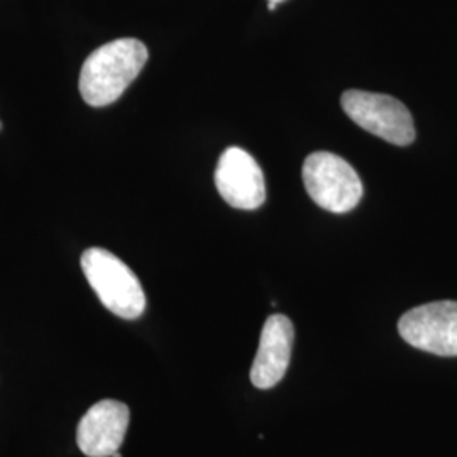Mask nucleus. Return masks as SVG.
<instances>
[{"label":"nucleus","instance_id":"1","mask_svg":"<svg viewBox=\"0 0 457 457\" xmlns=\"http://www.w3.org/2000/svg\"><path fill=\"white\" fill-rule=\"evenodd\" d=\"M145 43L134 37L115 39L96 49L82 66L80 94L92 107L114 104L131 85L147 62Z\"/></svg>","mask_w":457,"mask_h":457},{"label":"nucleus","instance_id":"2","mask_svg":"<svg viewBox=\"0 0 457 457\" xmlns=\"http://www.w3.org/2000/svg\"><path fill=\"white\" fill-rule=\"evenodd\" d=\"M83 275L98 300L117 317L134 320L146 311V295L131 268L102 247L83 253Z\"/></svg>","mask_w":457,"mask_h":457},{"label":"nucleus","instance_id":"3","mask_svg":"<svg viewBox=\"0 0 457 457\" xmlns=\"http://www.w3.org/2000/svg\"><path fill=\"white\" fill-rule=\"evenodd\" d=\"M302 177L312 200L328 212H349L362 198L360 175L337 154L312 153L303 163Z\"/></svg>","mask_w":457,"mask_h":457},{"label":"nucleus","instance_id":"4","mask_svg":"<svg viewBox=\"0 0 457 457\" xmlns=\"http://www.w3.org/2000/svg\"><path fill=\"white\" fill-rule=\"evenodd\" d=\"M344 112L364 131L396 146L415 141V126L409 109L396 98L362 90H347L341 98Z\"/></svg>","mask_w":457,"mask_h":457},{"label":"nucleus","instance_id":"5","mask_svg":"<svg viewBox=\"0 0 457 457\" xmlns=\"http://www.w3.org/2000/svg\"><path fill=\"white\" fill-rule=\"evenodd\" d=\"M398 332L415 349L454 358L457 356V302H432L411 309L400 319Z\"/></svg>","mask_w":457,"mask_h":457},{"label":"nucleus","instance_id":"6","mask_svg":"<svg viewBox=\"0 0 457 457\" xmlns=\"http://www.w3.org/2000/svg\"><path fill=\"white\" fill-rule=\"evenodd\" d=\"M215 187L230 207L254 211L266 200V185L256 160L241 147H228L219 158Z\"/></svg>","mask_w":457,"mask_h":457},{"label":"nucleus","instance_id":"7","mask_svg":"<svg viewBox=\"0 0 457 457\" xmlns=\"http://www.w3.org/2000/svg\"><path fill=\"white\" fill-rule=\"evenodd\" d=\"M129 419L131 411L122 402L102 400L92 405L77 430L80 451L88 457H112L124 442Z\"/></svg>","mask_w":457,"mask_h":457},{"label":"nucleus","instance_id":"8","mask_svg":"<svg viewBox=\"0 0 457 457\" xmlns=\"http://www.w3.org/2000/svg\"><path fill=\"white\" fill-rule=\"evenodd\" d=\"M295 328L285 315H271L262 327L260 347L251 368V381L260 390H270L283 379L290 366Z\"/></svg>","mask_w":457,"mask_h":457},{"label":"nucleus","instance_id":"9","mask_svg":"<svg viewBox=\"0 0 457 457\" xmlns=\"http://www.w3.org/2000/svg\"><path fill=\"white\" fill-rule=\"evenodd\" d=\"M268 2H277V4H279V2H285V0H268Z\"/></svg>","mask_w":457,"mask_h":457},{"label":"nucleus","instance_id":"10","mask_svg":"<svg viewBox=\"0 0 457 457\" xmlns=\"http://www.w3.org/2000/svg\"><path fill=\"white\" fill-rule=\"evenodd\" d=\"M112 457H122V456H120V454H119V453H115V454H112Z\"/></svg>","mask_w":457,"mask_h":457},{"label":"nucleus","instance_id":"11","mask_svg":"<svg viewBox=\"0 0 457 457\" xmlns=\"http://www.w3.org/2000/svg\"><path fill=\"white\" fill-rule=\"evenodd\" d=\"M0 131H2V122H0Z\"/></svg>","mask_w":457,"mask_h":457}]
</instances>
